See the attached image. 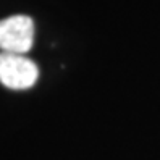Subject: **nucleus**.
<instances>
[{"label":"nucleus","mask_w":160,"mask_h":160,"mask_svg":"<svg viewBox=\"0 0 160 160\" xmlns=\"http://www.w3.org/2000/svg\"><path fill=\"white\" fill-rule=\"evenodd\" d=\"M39 78L37 65L24 55L0 52V82L13 91L32 88Z\"/></svg>","instance_id":"obj_1"},{"label":"nucleus","mask_w":160,"mask_h":160,"mask_svg":"<svg viewBox=\"0 0 160 160\" xmlns=\"http://www.w3.org/2000/svg\"><path fill=\"white\" fill-rule=\"evenodd\" d=\"M34 42V23L26 15H13L0 20V50L24 55Z\"/></svg>","instance_id":"obj_2"}]
</instances>
